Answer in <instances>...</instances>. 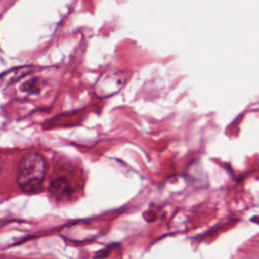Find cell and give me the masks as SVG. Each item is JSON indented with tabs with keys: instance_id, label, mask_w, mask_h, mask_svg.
Returning <instances> with one entry per match:
<instances>
[{
	"instance_id": "2",
	"label": "cell",
	"mask_w": 259,
	"mask_h": 259,
	"mask_svg": "<svg viewBox=\"0 0 259 259\" xmlns=\"http://www.w3.org/2000/svg\"><path fill=\"white\" fill-rule=\"evenodd\" d=\"M49 189L52 194H55L59 197L68 195L73 192L72 184L65 176H60V177L54 179L51 182Z\"/></svg>"
},
{
	"instance_id": "3",
	"label": "cell",
	"mask_w": 259,
	"mask_h": 259,
	"mask_svg": "<svg viewBox=\"0 0 259 259\" xmlns=\"http://www.w3.org/2000/svg\"><path fill=\"white\" fill-rule=\"evenodd\" d=\"M250 220H251V222H253V223H256V224H258V225H259V217H258V215L252 217Z\"/></svg>"
},
{
	"instance_id": "1",
	"label": "cell",
	"mask_w": 259,
	"mask_h": 259,
	"mask_svg": "<svg viewBox=\"0 0 259 259\" xmlns=\"http://www.w3.org/2000/svg\"><path fill=\"white\" fill-rule=\"evenodd\" d=\"M46 177V161L36 152L25 154L18 163L16 171L17 186L25 193L38 191Z\"/></svg>"
}]
</instances>
